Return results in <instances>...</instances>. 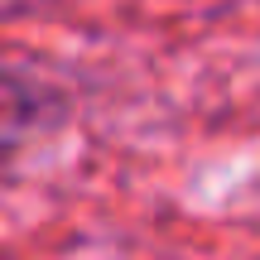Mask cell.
I'll return each instance as SVG.
<instances>
[{
	"label": "cell",
	"mask_w": 260,
	"mask_h": 260,
	"mask_svg": "<svg viewBox=\"0 0 260 260\" xmlns=\"http://www.w3.org/2000/svg\"><path fill=\"white\" fill-rule=\"evenodd\" d=\"M53 116H58V102L48 92H39L19 73H0V159L29 145Z\"/></svg>",
	"instance_id": "6da1fadb"
}]
</instances>
